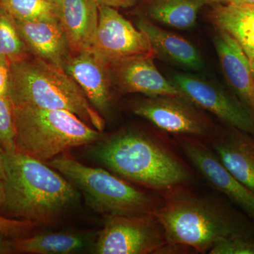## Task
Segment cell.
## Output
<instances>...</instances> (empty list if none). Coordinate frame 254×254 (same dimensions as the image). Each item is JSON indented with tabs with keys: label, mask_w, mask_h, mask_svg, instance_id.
I'll use <instances>...</instances> for the list:
<instances>
[{
	"label": "cell",
	"mask_w": 254,
	"mask_h": 254,
	"mask_svg": "<svg viewBox=\"0 0 254 254\" xmlns=\"http://www.w3.org/2000/svg\"><path fill=\"white\" fill-rule=\"evenodd\" d=\"M5 178V173L4 168V164H3L2 159L0 155V179L4 180Z\"/></svg>",
	"instance_id": "4dcf8cb0"
},
{
	"label": "cell",
	"mask_w": 254,
	"mask_h": 254,
	"mask_svg": "<svg viewBox=\"0 0 254 254\" xmlns=\"http://www.w3.org/2000/svg\"><path fill=\"white\" fill-rule=\"evenodd\" d=\"M205 4L225 3L227 4H254V0H205Z\"/></svg>",
	"instance_id": "f1b7e54d"
},
{
	"label": "cell",
	"mask_w": 254,
	"mask_h": 254,
	"mask_svg": "<svg viewBox=\"0 0 254 254\" xmlns=\"http://www.w3.org/2000/svg\"><path fill=\"white\" fill-rule=\"evenodd\" d=\"M5 198L4 181L0 179V208H2L4 205Z\"/></svg>",
	"instance_id": "f546056e"
},
{
	"label": "cell",
	"mask_w": 254,
	"mask_h": 254,
	"mask_svg": "<svg viewBox=\"0 0 254 254\" xmlns=\"http://www.w3.org/2000/svg\"><path fill=\"white\" fill-rule=\"evenodd\" d=\"M0 5L16 21L57 18L56 4L50 0H0Z\"/></svg>",
	"instance_id": "603a6c76"
},
{
	"label": "cell",
	"mask_w": 254,
	"mask_h": 254,
	"mask_svg": "<svg viewBox=\"0 0 254 254\" xmlns=\"http://www.w3.org/2000/svg\"><path fill=\"white\" fill-rule=\"evenodd\" d=\"M98 158L126 180L163 193L186 186L192 174L166 143L139 131L120 132L103 143Z\"/></svg>",
	"instance_id": "7a4b0ae2"
},
{
	"label": "cell",
	"mask_w": 254,
	"mask_h": 254,
	"mask_svg": "<svg viewBox=\"0 0 254 254\" xmlns=\"http://www.w3.org/2000/svg\"><path fill=\"white\" fill-rule=\"evenodd\" d=\"M161 193L163 203L153 214L163 226L169 247L208 253L222 239L250 230L231 209L185 186Z\"/></svg>",
	"instance_id": "6da1fadb"
},
{
	"label": "cell",
	"mask_w": 254,
	"mask_h": 254,
	"mask_svg": "<svg viewBox=\"0 0 254 254\" xmlns=\"http://www.w3.org/2000/svg\"><path fill=\"white\" fill-rule=\"evenodd\" d=\"M98 27L90 51L108 66L139 56L156 58L149 39L117 9L98 4Z\"/></svg>",
	"instance_id": "9c48e42d"
},
{
	"label": "cell",
	"mask_w": 254,
	"mask_h": 254,
	"mask_svg": "<svg viewBox=\"0 0 254 254\" xmlns=\"http://www.w3.org/2000/svg\"><path fill=\"white\" fill-rule=\"evenodd\" d=\"M14 107L16 150L40 161L103 138L101 131L66 110Z\"/></svg>",
	"instance_id": "5b68a950"
},
{
	"label": "cell",
	"mask_w": 254,
	"mask_h": 254,
	"mask_svg": "<svg viewBox=\"0 0 254 254\" xmlns=\"http://www.w3.org/2000/svg\"><path fill=\"white\" fill-rule=\"evenodd\" d=\"M95 1L99 5H105L115 9H119V8L127 9L134 6L141 0H95Z\"/></svg>",
	"instance_id": "83f0119b"
},
{
	"label": "cell",
	"mask_w": 254,
	"mask_h": 254,
	"mask_svg": "<svg viewBox=\"0 0 254 254\" xmlns=\"http://www.w3.org/2000/svg\"><path fill=\"white\" fill-rule=\"evenodd\" d=\"M168 243L154 214L112 215L100 233L95 252L99 254H164Z\"/></svg>",
	"instance_id": "52a82bcc"
},
{
	"label": "cell",
	"mask_w": 254,
	"mask_h": 254,
	"mask_svg": "<svg viewBox=\"0 0 254 254\" xmlns=\"http://www.w3.org/2000/svg\"><path fill=\"white\" fill-rule=\"evenodd\" d=\"M29 220H16L0 216V232L6 235H16L31 227Z\"/></svg>",
	"instance_id": "484cf974"
},
{
	"label": "cell",
	"mask_w": 254,
	"mask_h": 254,
	"mask_svg": "<svg viewBox=\"0 0 254 254\" xmlns=\"http://www.w3.org/2000/svg\"><path fill=\"white\" fill-rule=\"evenodd\" d=\"M9 98L14 106L63 110L103 132L104 119L76 82L53 64L33 55L11 63Z\"/></svg>",
	"instance_id": "277c9868"
},
{
	"label": "cell",
	"mask_w": 254,
	"mask_h": 254,
	"mask_svg": "<svg viewBox=\"0 0 254 254\" xmlns=\"http://www.w3.org/2000/svg\"><path fill=\"white\" fill-rule=\"evenodd\" d=\"M5 247H6V246H5L4 244L3 243L2 241L0 240V253H1V252H4Z\"/></svg>",
	"instance_id": "1f68e13d"
},
{
	"label": "cell",
	"mask_w": 254,
	"mask_h": 254,
	"mask_svg": "<svg viewBox=\"0 0 254 254\" xmlns=\"http://www.w3.org/2000/svg\"><path fill=\"white\" fill-rule=\"evenodd\" d=\"M83 239L65 233L36 235L15 241L13 247L17 252L38 254H67L79 250Z\"/></svg>",
	"instance_id": "44dd1931"
},
{
	"label": "cell",
	"mask_w": 254,
	"mask_h": 254,
	"mask_svg": "<svg viewBox=\"0 0 254 254\" xmlns=\"http://www.w3.org/2000/svg\"><path fill=\"white\" fill-rule=\"evenodd\" d=\"M29 55L16 19L0 5V56L7 58L11 63Z\"/></svg>",
	"instance_id": "7402d4cb"
},
{
	"label": "cell",
	"mask_w": 254,
	"mask_h": 254,
	"mask_svg": "<svg viewBox=\"0 0 254 254\" xmlns=\"http://www.w3.org/2000/svg\"><path fill=\"white\" fill-rule=\"evenodd\" d=\"M151 56H139L108 66L113 86L123 93H141L145 96L183 97L171 81L160 72Z\"/></svg>",
	"instance_id": "7c38bea8"
},
{
	"label": "cell",
	"mask_w": 254,
	"mask_h": 254,
	"mask_svg": "<svg viewBox=\"0 0 254 254\" xmlns=\"http://www.w3.org/2000/svg\"><path fill=\"white\" fill-rule=\"evenodd\" d=\"M215 46L222 72L232 91L254 114V77L250 60L240 45L219 30Z\"/></svg>",
	"instance_id": "e0dca14e"
},
{
	"label": "cell",
	"mask_w": 254,
	"mask_h": 254,
	"mask_svg": "<svg viewBox=\"0 0 254 254\" xmlns=\"http://www.w3.org/2000/svg\"><path fill=\"white\" fill-rule=\"evenodd\" d=\"M16 23L30 54L64 70L72 55L58 18Z\"/></svg>",
	"instance_id": "9a60e30c"
},
{
	"label": "cell",
	"mask_w": 254,
	"mask_h": 254,
	"mask_svg": "<svg viewBox=\"0 0 254 254\" xmlns=\"http://www.w3.org/2000/svg\"><path fill=\"white\" fill-rule=\"evenodd\" d=\"M208 254H254V233L248 230L232 234L216 242Z\"/></svg>",
	"instance_id": "cb8c5ba5"
},
{
	"label": "cell",
	"mask_w": 254,
	"mask_h": 254,
	"mask_svg": "<svg viewBox=\"0 0 254 254\" xmlns=\"http://www.w3.org/2000/svg\"><path fill=\"white\" fill-rule=\"evenodd\" d=\"M251 67H252V71L254 77V59L252 60V61H251Z\"/></svg>",
	"instance_id": "d6a6232c"
},
{
	"label": "cell",
	"mask_w": 254,
	"mask_h": 254,
	"mask_svg": "<svg viewBox=\"0 0 254 254\" xmlns=\"http://www.w3.org/2000/svg\"><path fill=\"white\" fill-rule=\"evenodd\" d=\"M3 153L2 148H1V145H0V153Z\"/></svg>",
	"instance_id": "836d02e7"
},
{
	"label": "cell",
	"mask_w": 254,
	"mask_h": 254,
	"mask_svg": "<svg viewBox=\"0 0 254 254\" xmlns=\"http://www.w3.org/2000/svg\"><path fill=\"white\" fill-rule=\"evenodd\" d=\"M48 165L83 190L95 209L108 216L153 214L163 203L104 169L87 166L66 155L55 157Z\"/></svg>",
	"instance_id": "8992f818"
},
{
	"label": "cell",
	"mask_w": 254,
	"mask_h": 254,
	"mask_svg": "<svg viewBox=\"0 0 254 254\" xmlns=\"http://www.w3.org/2000/svg\"><path fill=\"white\" fill-rule=\"evenodd\" d=\"M4 164L5 198L2 208L29 221H45L78 199L74 187L64 177L29 155L0 153Z\"/></svg>",
	"instance_id": "3957f363"
},
{
	"label": "cell",
	"mask_w": 254,
	"mask_h": 254,
	"mask_svg": "<svg viewBox=\"0 0 254 254\" xmlns=\"http://www.w3.org/2000/svg\"><path fill=\"white\" fill-rule=\"evenodd\" d=\"M136 26L148 37L155 56L190 69L203 67L199 52L190 41L160 28L148 18H138Z\"/></svg>",
	"instance_id": "ac0fdd59"
},
{
	"label": "cell",
	"mask_w": 254,
	"mask_h": 254,
	"mask_svg": "<svg viewBox=\"0 0 254 254\" xmlns=\"http://www.w3.org/2000/svg\"><path fill=\"white\" fill-rule=\"evenodd\" d=\"M57 18L71 55L89 50L98 27L99 9L95 0H56Z\"/></svg>",
	"instance_id": "2e32d148"
},
{
	"label": "cell",
	"mask_w": 254,
	"mask_h": 254,
	"mask_svg": "<svg viewBox=\"0 0 254 254\" xmlns=\"http://www.w3.org/2000/svg\"><path fill=\"white\" fill-rule=\"evenodd\" d=\"M177 144L200 176L226 195L254 224V192L224 168L216 155L201 138L177 136Z\"/></svg>",
	"instance_id": "8fae6325"
},
{
	"label": "cell",
	"mask_w": 254,
	"mask_h": 254,
	"mask_svg": "<svg viewBox=\"0 0 254 254\" xmlns=\"http://www.w3.org/2000/svg\"><path fill=\"white\" fill-rule=\"evenodd\" d=\"M205 140L224 168L254 192V135L226 126Z\"/></svg>",
	"instance_id": "4fadbf2b"
},
{
	"label": "cell",
	"mask_w": 254,
	"mask_h": 254,
	"mask_svg": "<svg viewBox=\"0 0 254 254\" xmlns=\"http://www.w3.org/2000/svg\"><path fill=\"white\" fill-rule=\"evenodd\" d=\"M50 1H53V2L55 3V1H56V0H50Z\"/></svg>",
	"instance_id": "e575fe53"
},
{
	"label": "cell",
	"mask_w": 254,
	"mask_h": 254,
	"mask_svg": "<svg viewBox=\"0 0 254 254\" xmlns=\"http://www.w3.org/2000/svg\"><path fill=\"white\" fill-rule=\"evenodd\" d=\"M64 71L76 82L95 109L100 114L108 111L113 86L106 64L86 50L71 55Z\"/></svg>",
	"instance_id": "5bb4252c"
},
{
	"label": "cell",
	"mask_w": 254,
	"mask_h": 254,
	"mask_svg": "<svg viewBox=\"0 0 254 254\" xmlns=\"http://www.w3.org/2000/svg\"><path fill=\"white\" fill-rule=\"evenodd\" d=\"M171 82L187 99L200 109L213 114L226 126L254 136V114L235 93L187 73H175Z\"/></svg>",
	"instance_id": "30bf717a"
},
{
	"label": "cell",
	"mask_w": 254,
	"mask_h": 254,
	"mask_svg": "<svg viewBox=\"0 0 254 254\" xmlns=\"http://www.w3.org/2000/svg\"><path fill=\"white\" fill-rule=\"evenodd\" d=\"M135 115L149 121L160 129L177 136L207 139L216 130L213 122L183 97L145 96L132 105Z\"/></svg>",
	"instance_id": "ba28073f"
},
{
	"label": "cell",
	"mask_w": 254,
	"mask_h": 254,
	"mask_svg": "<svg viewBox=\"0 0 254 254\" xmlns=\"http://www.w3.org/2000/svg\"><path fill=\"white\" fill-rule=\"evenodd\" d=\"M205 0H151L147 14L157 22L179 29L194 26Z\"/></svg>",
	"instance_id": "ffe728a7"
},
{
	"label": "cell",
	"mask_w": 254,
	"mask_h": 254,
	"mask_svg": "<svg viewBox=\"0 0 254 254\" xmlns=\"http://www.w3.org/2000/svg\"><path fill=\"white\" fill-rule=\"evenodd\" d=\"M11 62L0 56V96H9Z\"/></svg>",
	"instance_id": "4316f807"
},
{
	"label": "cell",
	"mask_w": 254,
	"mask_h": 254,
	"mask_svg": "<svg viewBox=\"0 0 254 254\" xmlns=\"http://www.w3.org/2000/svg\"><path fill=\"white\" fill-rule=\"evenodd\" d=\"M14 107L9 96H0V145L3 152L16 151Z\"/></svg>",
	"instance_id": "d4e9b609"
},
{
	"label": "cell",
	"mask_w": 254,
	"mask_h": 254,
	"mask_svg": "<svg viewBox=\"0 0 254 254\" xmlns=\"http://www.w3.org/2000/svg\"><path fill=\"white\" fill-rule=\"evenodd\" d=\"M210 19L240 45L250 63L254 59V4L218 5Z\"/></svg>",
	"instance_id": "d6986e66"
}]
</instances>
